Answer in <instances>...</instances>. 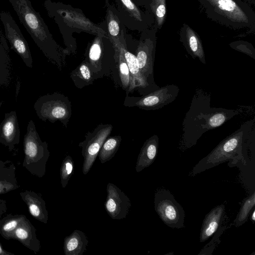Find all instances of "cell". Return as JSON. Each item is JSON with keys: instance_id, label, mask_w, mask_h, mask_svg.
<instances>
[{"instance_id": "cell-1", "label": "cell", "mask_w": 255, "mask_h": 255, "mask_svg": "<svg viewBox=\"0 0 255 255\" xmlns=\"http://www.w3.org/2000/svg\"><path fill=\"white\" fill-rule=\"evenodd\" d=\"M211 97L199 90L194 95L183 121L181 145L189 148L196 144L205 132L219 127L237 115L240 110L212 107Z\"/></svg>"}, {"instance_id": "cell-2", "label": "cell", "mask_w": 255, "mask_h": 255, "mask_svg": "<svg viewBox=\"0 0 255 255\" xmlns=\"http://www.w3.org/2000/svg\"><path fill=\"white\" fill-rule=\"evenodd\" d=\"M251 122L241 126L240 128L222 140L207 156L200 160L193 168L190 176H195L218 165L229 161L234 167L239 162L245 165L247 160L244 153L251 143Z\"/></svg>"}, {"instance_id": "cell-3", "label": "cell", "mask_w": 255, "mask_h": 255, "mask_svg": "<svg viewBox=\"0 0 255 255\" xmlns=\"http://www.w3.org/2000/svg\"><path fill=\"white\" fill-rule=\"evenodd\" d=\"M21 24L35 43L48 57L54 59L55 45L39 12L29 0H8Z\"/></svg>"}, {"instance_id": "cell-4", "label": "cell", "mask_w": 255, "mask_h": 255, "mask_svg": "<svg viewBox=\"0 0 255 255\" xmlns=\"http://www.w3.org/2000/svg\"><path fill=\"white\" fill-rule=\"evenodd\" d=\"M23 167L34 176L39 178L44 176L50 152L47 142L41 140L32 120L27 124L23 139Z\"/></svg>"}, {"instance_id": "cell-5", "label": "cell", "mask_w": 255, "mask_h": 255, "mask_svg": "<svg viewBox=\"0 0 255 255\" xmlns=\"http://www.w3.org/2000/svg\"><path fill=\"white\" fill-rule=\"evenodd\" d=\"M33 108L41 120L52 123L60 121L65 126H67L72 113L69 99L59 93L40 97L34 104Z\"/></svg>"}, {"instance_id": "cell-6", "label": "cell", "mask_w": 255, "mask_h": 255, "mask_svg": "<svg viewBox=\"0 0 255 255\" xmlns=\"http://www.w3.org/2000/svg\"><path fill=\"white\" fill-rule=\"evenodd\" d=\"M154 203L155 212L165 225L171 228L185 227L184 209L168 190H158L154 195Z\"/></svg>"}, {"instance_id": "cell-7", "label": "cell", "mask_w": 255, "mask_h": 255, "mask_svg": "<svg viewBox=\"0 0 255 255\" xmlns=\"http://www.w3.org/2000/svg\"><path fill=\"white\" fill-rule=\"evenodd\" d=\"M179 91V88L176 85H167L141 97L127 96L124 105L128 107H137L144 110H158L173 102Z\"/></svg>"}, {"instance_id": "cell-8", "label": "cell", "mask_w": 255, "mask_h": 255, "mask_svg": "<svg viewBox=\"0 0 255 255\" xmlns=\"http://www.w3.org/2000/svg\"><path fill=\"white\" fill-rule=\"evenodd\" d=\"M113 129L111 124H100L92 131L88 132L85 139L79 143L84 157L82 172L87 174L92 167L98 153Z\"/></svg>"}, {"instance_id": "cell-9", "label": "cell", "mask_w": 255, "mask_h": 255, "mask_svg": "<svg viewBox=\"0 0 255 255\" xmlns=\"http://www.w3.org/2000/svg\"><path fill=\"white\" fill-rule=\"evenodd\" d=\"M0 20L3 26L5 38L12 49L22 59L25 65L33 67V60L27 42L18 26L8 11H0Z\"/></svg>"}, {"instance_id": "cell-10", "label": "cell", "mask_w": 255, "mask_h": 255, "mask_svg": "<svg viewBox=\"0 0 255 255\" xmlns=\"http://www.w3.org/2000/svg\"><path fill=\"white\" fill-rule=\"evenodd\" d=\"M107 196L105 208L114 220L125 218L131 208L129 198L116 185L109 183L107 186Z\"/></svg>"}, {"instance_id": "cell-11", "label": "cell", "mask_w": 255, "mask_h": 255, "mask_svg": "<svg viewBox=\"0 0 255 255\" xmlns=\"http://www.w3.org/2000/svg\"><path fill=\"white\" fill-rule=\"evenodd\" d=\"M136 58L139 70L147 80L152 91L159 87L154 82L153 79V66L154 61V46L150 41L141 42L137 50Z\"/></svg>"}, {"instance_id": "cell-12", "label": "cell", "mask_w": 255, "mask_h": 255, "mask_svg": "<svg viewBox=\"0 0 255 255\" xmlns=\"http://www.w3.org/2000/svg\"><path fill=\"white\" fill-rule=\"evenodd\" d=\"M20 131L15 111L5 113L0 124V143L12 151L20 141Z\"/></svg>"}, {"instance_id": "cell-13", "label": "cell", "mask_w": 255, "mask_h": 255, "mask_svg": "<svg viewBox=\"0 0 255 255\" xmlns=\"http://www.w3.org/2000/svg\"><path fill=\"white\" fill-rule=\"evenodd\" d=\"M36 232V228L25 217L14 231L12 239L18 241L36 254L41 248L40 242L37 238Z\"/></svg>"}, {"instance_id": "cell-14", "label": "cell", "mask_w": 255, "mask_h": 255, "mask_svg": "<svg viewBox=\"0 0 255 255\" xmlns=\"http://www.w3.org/2000/svg\"><path fill=\"white\" fill-rule=\"evenodd\" d=\"M224 204L213 208L206 215L202 225L199 241L203 243L208 240L217 231L225 218Z\"/></svg>"}, {"instance_id": "cell-15", "label": "cell", "mask_w": 255, "mask_h": 255, "mask_svg": "<svg viewBox=\"0 0 255 255\" xmlns=\"http://www.w3.org/2000/svg\"><path fill=\"white\" fill-rule=\"evenodd\" d=\"M22 200L27 205L30 215L38 221L47 224L48 219L46 203L41 195L31 190L20 192Z\"/></svg>"}, {"instance_id": "cell-16", "label": "cell", "mask_w": 255, "mask_h": 255, "mask_svg": "<svg viewBox=\"0 0 255 255\" xmlns=\"http://www.w3.org/2000/svg\"><path fill=\"white\" fill-rule=\"evenodd\" d=\"M121 48L129 71L130 83L128 92H131L136 88L146 90L147 93L153 91L139 70L136 56Z\"/></svg>"}, {"instance_id": "cell-17", "label": "cell", "mask_w": 255, "mask_h": 255, "mask_svg": "<svg viewBox=\"0 0 255 255\" xmlns=\"http://www.w3.org/2000/svg\"><path fill=\"white\" fill-rule=\"evenodd\" d=\"M158 146L159 138L156 134L145 140L137 157L135 166L137 172L148 167L154 162L158 152Z\"/></svg>"}, {"instance_id": "cell-18", "label": "cell", "mask_w": 255, "mask_h": 255, "mask_svg": "<svg viewBox=\"0 0 255 255\" xmlns=\"http://www.w3.org/2000/svg\"><path fill=\"white\" fill-rule=\"evenodd\" d=\"M89 241L82 231L75 230L64 240L63 249L65 255H82L87 251Z\"/></svg>"}, {"instance_id": "cell-19", "label": "cell", "mask_w": 255, "mask_h": 255, "mask_svg": "<svg viewBox=\"0 0 255 255\" xmlns=\"http://www.w3.org/2000/svg\"><path fill=\"white\" fill-rule=\"evenodd\" d=\"M208 0L229 18L239 22L247 21L245 14L233 0Z\"/></svg>"}, {"instance_id": "cell-20", "label": "cell", "mask_w": 255, "mask_h": 255, "mask_svg": "<svg viewBox=\"0 0 255 255\" xmlns=\"http://www.w3.org/2000/svg\"><path fill=\"white\" fill-rule=\"evenodd\" d=\"M11 60L5 38H0V86H7L11 78Z\"/></svg>"}, {"instance_id": "cell-21", "label": "cell", "mask_w": 255, "mask_h": 255, "mask_svg": "<svg viewBox=\"0 0 255 255\" xmlns=\"http://www.w3.org/2000/svg\"><path fill=\"white\" fill-rule=\"evenodd\" d=\"M26 217L23 214H8L0 219V234L5 239H12L14 231Z\"/></svg>"}, {"instance_id": "cell-22", "label": "cell", "mask_w": 255, "mask_h": 255, "mask_svg": "<svg viewBox=\"0 0 255 255\" xmlns=\"http://www.w3.org/2000/svg\"><path fill=\"white\" fill-rule=\"evenodd\" d=\"M122 141L120 135L108 136L103 143L98 153L101 163L111 160L117 152Z\"/></svg>"}, {"instance_id": "cell-23", "label": "cell", "mask_w": 255, "mask_h": 255, "mask_svg": "<svg viewBox=\"0 0 255 255\" xmlns=\"http://www.w3.org/2000/svg\"><path fill=\"white\" fill-rule=\"evenodd\" d=\"M186 37V47L189 53L193 58H197L202 63L206 64L204 49L199 38L189 27L187 28Z\"/></svg>"}, {"instance_id": "cell-24", "label": "cell", "mask_w": 255, "mask_h": 255, "mask_svg": "<svg viewBox=\"0 0 255 255\" xmlns=\"http://www.w3.org/2000/svg\"><path fill=\"white\" fill-rule=\"evenodd\" d=\"M255 191L254 190L251 195L243 200L240 211L232 225L238 227L245 223L252 211L255 208Z\"/></svg>"}, {"instance_id": "cell-25", "label": "cell", "mask_w": 255, "mask_h": 255, "mask_svg": "<svg viewBox=\"0 0 255 255\" xmlns=\"http://www.w3.org/2000/svg\"><path fill=\"white\" fill-rule=\"evenodd\" d=\"M74 166L72 158L69 155H67L62 162L60 170L61 184L63 188L66 187L73 175Z\"/></svg>"}, {"instance_id": "cell-26", "label": "cell", "mask_w": 255, "mask_h": 255, "mask_svg": "<svg viewBox=\"0 0 255 255\" xmlns=\"http://www.w3.org/2000/svg\"><path fill=\"white\" fill-rule=\"evenodd\" d=\"M119 71L122 86L125 90H128L130 83L129 71L121 47L119 52Z\"/></svg>"}, {"instance_id": "cell-27", "label": "cell", "mask_w": 255, "mask_h": 255, "mask_svg": "<svg viewBox=\"0 0 255 255\" xmlns=\"http://www.w3.org/2000/svg\"><path fill=\"white\" fill-rule=\"evenodd\" d=\"M102 49L101 44L98 40H95L90 47L89 53V58L91 68L97 69L101 57Z\"/></svg>"}, {"instance_id": "cell-28", "label": "cell", "mask_w": 255, "mask_h": 255, "mask_svg": "<svg viewBox=\"0 0 255 255\" xmlns=\"http://www.w3.org/2000/svg\"><path fill=\"white\" fill-rule=\"evenodd\" d=\"M226 227L221 225L214 234L212 240L201 250L198 255H211L216 246L220 243V237L223 233Z\"/></svg>"}, {"instance_id": "cell-29", "label": "cell", "mask_w": 255, "mask_h": 255, "mask_svg": "<svg viewBox=\"0 0 255 255\" xmlns=\"http://www.w3.org/2000/svg\"><path fill=\"white\" fill-rule=\"evenodd\" d=\"M16 167L10 161L0 159V179L16 177Z\"/></svg>"}, {"instance_id": "cell-30", "label": "cell", "mask_w": 255, "mask_h": 255, "mask_svg": "<svg viewBox=\"0 0 255 255\" xmlns=\"http://www.w3.org/2000/svg\"><path fill=\"white\" fill-rule=\"evenodd\" d=\"M77 74L78 78L83 82L89 83L92 81V75L91 68L86 62L81 64L78 68V70L74 71Z\"/></svg>"}, {"instance_id": "cell-31", "label": "cell", "mask_w": 255, "mask_h": 255, "mask_svg": "<svg viewBox=\"0 0 255 255\" xmlns=\"http://www.w3.org/2000/svg\"><path fill=\"white\" fill-rule=\"evenodd\" d=\"M19 187L16 177L0 179V195L17 189Z\"/></svg>"}, {"instance_id": "cell-32", "label": "cell", "mask_w": 255, "mask_h": 255, "mask_svg": "<svg viewBox=\"0 0 255 255\" xmlns=\"http://www.w3.org/2000/svg\"><path fill=\"white\" fill-rule=\"evenodd\" d=\"M159 4L157 6L155 13L159 25H161L166 13V8L164 0H159Z\"/></svg>"}, {"instance_id": "cell-33", "label": "cell", "mask_w": 255, "mask_h": 255, "mask_svg": "<svg viewBox=\"0 0 255 255\" xmlns=\"http://www.w3.org/2000/svg\"><path fill=\"white\" fill-rule=\"evenodd\" d=\"M128 9L133 13L137 19L140 20V14L137 8L131 0H121Z\"/></svg>"}, {"instance_id": "cell-34", "label": "cell", "mask_w": 255, "mask_h": 255, "mask_svg": "<svg viewBox=\"0 0 255 255\" xmlns=\"http://www.w3.org/2000/svg\"><path fill=\"white\" fill-rule=\"evenodd\" d=\"M108 29L111 35L117 36L120 31L119 25L117 21L115 19L111 20L108 23Z\"/></svg>"}, {"instance_id": "cell-35", "label": "cell", "mask_w": 255, "mask_h": 255, "mask_svg": "<svg viewBox=\"0 0 255 255\" xmlns=\"http://www.w3.org/2000/svg\"><path fill=\"white\" fill-rule=\"evenodd\" d=\"M7 210L6 202L4 199H0V219Z\"/></svg>"}, {"instance_id": "cell-36", "label": "cell", "mask_w": 255, "mask_h": 255, "mask_svg": "<svg viewBox=\"0 0 255 255\" xmlns=\"http://www.w3.org/2000/svg\"><path fill=\"white\" fill-rule=\"evenodd\" d=\"M0 255H15L14 254L5 250L0 243Z\"/></svg>"}, {"instance_id": "cell-37", "label": "cell", "mask_w": 255, "mask_h": 255, "mask_svg": "<svg viewBox=\"0 0 255 255\" xmlns=\"http://www.w3.org/2000/svg\"><path fill=\"white\" fill-rule=\"evenodd\" d=\"M250 219L253 222L255 221V208L253 209L251 213Z\"/></svg>"}, {"instance_id": "cell-38", "label": "cell", "mask_w": 255, "mask_h": 255, "mask_svg": "<svg viewBox=\"0 0 255 255\" xmlns=\"http://www.w3.org/2000/svg\"><path fill=\"white\" fill-rule=\"evenodd\" d=\"M3 101H1L0 102V108L1 107V106L2 105V104H3Z\"/></svg>"}]
</instances>
